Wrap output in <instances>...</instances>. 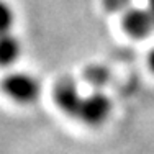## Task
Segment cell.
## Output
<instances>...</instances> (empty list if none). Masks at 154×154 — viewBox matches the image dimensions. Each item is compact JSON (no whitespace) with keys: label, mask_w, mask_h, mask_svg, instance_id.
Here are the masks:
<instances>
[{"label":"cell","mask_w":154,"mask_h":154,"mask_svg":"<svg viewBox=\"0 0 154 154\" xmlns=\"http://www.w3.org/2000/svg\"><path fill=\"white\" fill-rule=\"evenodd\" d=\"M3 92L18 103H33L39 97L41 85L30 74H12L2 82Z\"/></svg>","instance_id":"6da1fadb"},{"label":"cell","mask_w":154,"mask_h":154,"mask_svg":"<svg viewBox=\"0 0 154 154\" xmlns=\"http://www.w3.org/2000/svg\"><path fill=\"white\" fill-rule=\"evenodd\" d=\"M110 110H112V105H110L108 98L105 95L95 94L90 98H84L79 116L87 125H100L107 120Z\"/></svg>","instance_id":"7a4b0ae2"},{"label":"cell","mask_w":154,"mask_h":154,"mask_svg":"<svg viewBox=\"0 0 154 154\" xmlns=\"http://www.w3.org/2000/svg\"><path fill=\"white\" fill-rule=\"evenodd\" d=\"M56 100L59 103V107L67 113H74V115H79L80 107H82L84 98H80L79 92H77V87L72 82L66 80V82H61L56 89Z\"/></svg>","instance_id":"3957f363"},{"label":"cell","mask_w":154,"mask_h":154,"mask_svg":"<svg viewBox=\"0 0 154 154\" xmlns=\"http://www.w3.org/2000/svg\"><path fill=\"white\" fill-rule=\"evenodd\" d=\"M20 53H21L20 41L12 31L0 35V66L2 67L15 64L20 57Z\"/></svg>","instance_id":"277c9868"},{"label":"cell","mask_w":154,"mask_h":154,"mask_svg":"<svg viewBox=\"0 0 154 154\" xmlns=\"http://www.w3.org/2000/svg\"><path fill=\"white\" fill-rule=\"evenodd\" d=\"M151 25H152V20L146 13H141V12L131 13L125 20V26H126L128 33L138 36V38L148 35L149 30H151Z\"/></svg>","instance_id":"5b68a950"},{"label":"cell","mask_w":154,"mask_h":154,"mask_svg":"<svg viewBox=\"0 0 154 154\" xmlns=\"http://www.w3.org/2000/svg\"><path fill=\"white\" fill-rule=\"evenodd\" d=\"M13 25H15V12L5 0H0V35L10 33Z\"/></svg>","instance_id":"8992f818"},{"label":"cell","mask_w":154,"mask_h":154,"mask_svg":"<svg viewBox=\"0 0 154 154\" xmlns=\"http://www.w3.org/2000/svg\"><path fill=\"white\" fill-rule=\"evenodd\" d=\"M149 66H151V69H152V72H154V51L149 54Z\"/></svg>","instance_id":"52a82bcc"}]
</instances>
